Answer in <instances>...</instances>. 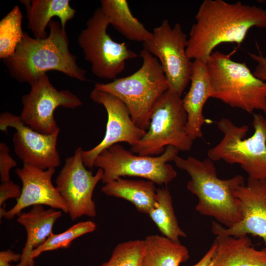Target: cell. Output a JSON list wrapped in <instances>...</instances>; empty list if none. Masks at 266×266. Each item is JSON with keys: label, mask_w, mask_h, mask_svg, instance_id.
Returning a JSON list of instances; mask_svg holds the SVG:
<instances>
[{"label": "cell", "mask_w": 266, "mask_h": 266, "mask_svg": "<svg viewBox=\"0 0 266 266\" xmlns=\"http://www.w3.org/2000/svg\"><path fill=\"white\" fill-rule=\"evenodd\" d=\"M8 127L16 130L12 138L15 152L24 164L46 170L60 165L57 149L60 131L51 134L36 132L26 125L20 116L9 112L0 115V130L7 132Z\"/></svg>", "instance_id": "4fadbf2b"}, {"label": "cell", "mask_w": 266, "mask_h": 266, "mask_svg": "<svg viewBox=\"0 0 266 266\" xmlns=\"http://www.w3.org/2000/svg\"><path fill=\"white\" fill-rule=\"evenodd\" d=\"M61 215L62 211L52 208L45 209L42 205H33L30 211L18 215L17 221L25 228L27 240L16 266H35L33 251L45 242Z\"/></svg>", "instance_id": "ac0fdd59"}, {"label": "cell", "mask_w": 266, "mask_h": 266, "mask_svg": "<svg viewBox=\"0 0 266 266\" xmlns=\"http://www.w3.org/2000/svg\"><path fill=\"white\" fill-rule=\"evenodd\" d=\"M181 97L168 89L159 98L152 110L148 131L132 146V152L153 156L162 154L169 145L181 151L192 148L194 140L186 131L187 114Z\"/></svg>", "instance_id": "52a82bcc"}, {"label": "cell", "mask_w": 266, "mask_h": 266, "mask_svg": "<svg viewBox=\"0 0 266 266\" xmlns=\"http://www.w3.org/2000/svg\"><path fill=\"white\" fill-rule=\"evenodd\" d=\"M83 150L79 147L73 155L66 158L55 180L56 188L66 204L72 221L83 216H96L93 195L103 174L100 168L95 174L86 169L82 157Z\"/></svg>", "instance_id": "7c38bea8"}, {"label": "cell", "mask_w": 266, "mask_h": 266, "mask_svg": "<svg viewBox=\"0 0 266 266\" xmlns=\"http://www.w3.org/2000/svg\"><path fill=\"white\" fill-rule=\"evenodd\" d=\"M91 100L102 105L106 110L107 122L104 136L94 148L83 150L82 157L85 166L92 169L98 156L104 149L119 142H124L135 145L145 135L146 131L137 127L133 122L126 105L117 97L97 90H92Z\"/></svg>", "instance_id": "5bb4252c"}, {"label": "cell", "mask_w": 266, "mask_h": 266, "mask_svg": "<svg viewBox=\"0 0 266 266\" xmlns=\"http://www.w3.org/2000/svg\"><path fill=\"white\" fill-rule=\"evenodd\" d=\"M49 34L45 38L31 37L24 32L14 55L4 64L11 77L30 85L50 70H56L81 81H87L86 70L76 63L77 57L69 49L66 29L60 22L52 20Z\"/></svg>", "instance_id": "7a4b0ae2"}, {"label": "cell", "mask_w": 266, "mask_h": 266, "mask_svg": "<svg viewBox=\"0 0 266 266\" xmlns=\"http://www.w3.org/2000/svg\"><path fill=\"white\" fill-rule=\"evenodd\" d=\"M100 3L109 24L127 39L144 43L152 37V33L133 15L127 0H101Z\"/></svg>", "instance_id": "7402d4cb"}, {"label": "cell", "mask_w": 266, "mask_h": 266, "mask_svg": "<svg viewBox=\"0 0 266 266\" xmlns=\"http://www.w3.org/2000/svg\"><path fill=\"white\" fill-rule=\"evenodd\" d=\"M216 249L217 243L214 240L209 250L202 258L198 263L191 266H212Z\"/></svg>", "instance_id": "1f68e13d"}, {"label": "cell", "mask_w": 266, "mask_h": 266, "mask_svg": "<svg viewBox=\"0 0 266 266\" xmlns=\"http://www.w3.org/2000/svg\"><path fill=\"white\" fill-rule=\"evenodd\" d=\"M148 215L165 237L176 242H180V237H186L179 225L172 197L166 187L157 189V202Z\"/></svg>", "instance_id": "cb8c5ba5"}, {"label": "cell", "mask_w": 266, "mask_h": 266, "mask_svg": "<svg viewBox=\"0 0 266 266\" xmlns=\"http://www.w3.org/2000/svg\"><path fill=\"white\" fill-rule=\"evenodd\" d=\"M234 195L239 201L242 220L229 228L213 221V233L218 232L234 237L251 234L261 237L266 247V179L248 177Z\"/></svg>", "instance_id": "9a60e30c"}, {"label": "cell", "mask_w": 266, "mask_h": 266, "mask_svg": "<svg viewBox=\"0 0 266 266\" xmlns=\"http://www.w3.org/2000/svg\"><path fill=\"white\" fill-rule=\"evenodd\" d=\"M144 246V239L119 243L114 248L109 259L100 266H141Z\"/></svg>", "instance_id": "4316f807"}, {"label": "cell", "mask_w": 266, "mask_h": 266, "mask_svg": "<svg viewBox=\"0 0 266 266\" xmlns=\"http://www.w3.org/2000/svg\"><path fill=\"white\" fill-rule=\"evenodd\" d=\"M22 13L18 5L15 6L0 21V58L12 57L22 40Z\"/></svg>", "instance_id": "d4e9b609"}, {"label": "cell", "mask_w": 266, "mask_h": 266, "mask_svg": "<svg viewBox=\"0 0 266 266\" xmlns=\"http://www.w3.org/2000/svg\"><path fill=\"white\" fill-rule=\"evenodd\" d=\"M173 162L190 176L186 187L198 197L197 211L214 218L226 228L242 220L239 201L234 195L237 189L245 184L242 175L220 179L214 162L209 158L200 160L192 156L183 159L177 156Z\"/></svg>", "instance_id": "3957f363"}, {"label": "cell", "mask_w": 266, "mask_h": 266, "mask_svg": "<svg viewBox=\"0 0 266 266\" xmlns=\"http://www.w3.org/2000/svg\"><path fill=\"white\" fill-rule=\"evenodd\" d=\"M190 81L189 90L182 101L187 114L186 131L194 140L202 137V127L206 123L202 110L207 100L213 95L206 63L200 60L193 62Z\"/></svg>", "instance_id": "e0dca14e"}, {"label": "cell", "mask_w": 266, "mask_h": 266, "mask_svg": "<svg viewBox=\"0 0 266 266\" xmlns=\"http://www.w3.org/2000/svg\"><path fill=\"white\" fill-rule=\"evenodd\" d=\"M253 134L245 136L248 127L235 125L230 119L222 118L217 126L223 134L220 142L207 152L208 158L213 162L223 160L239 164L249 177L266 179V119L260 114L253 120Z\"/></svg>", "instance_id": "8992f818"}, {"label": "cell", "mask_w": 266, "mask_h": 266, "mask_svg": "<svg viewBox=\"0 0 266 266\" xmlns=\"http://www.w3.org/2000/svg\"><path fill=\"white\" fill-rule=\"evenodd\" d=\"M217 249L212 266H266V247L257 250L248 235L214 233Z\"/></svg>", "instance_id": "d6986e66"}, {"label": "cell", "mask_w": 266, "mask_h": 266, "mask_svg": "<svg viewBox=\"0 0 266 266\" xmlns=\"http://www.w3.org/2000/svg\"><path fill=\"white\" fill-rule=\"evenodd\" d=\"M22 183V194L16 199V203L10 210L6 211L3 217L10 220L19 215L22 211L30 206L47 205L50 208L68 213V207L56 187L52 183L55 168L46 170L24 164L15 170Z\"/></svg>", "instance_id": "2e32d148"}, {"label": "cell", "mask_w": 266, "mask_h": 266, "mask_svg": "<svg viewBox=\"0 0 266 266\" xmlns=\"http://www.w3.org/2000/svg\"><path fill=\"white\" fill-rule=\"evenodd\" d=\"M195 19L186 53L190 60L205 63L219 44L234 43L240 46L251 28H266V10L241 1L229 3L223 0H205Z\"/></svg>", "instance_id": "6da1fadb"}, {"label": "cell", "mask_w": 266, "mask_h": 266, "mask_svg": "<svg viewBox=\"0 0 266 266\" xmlns=\"http://www.w3.org/2000/svg\"><path fill=\"white\" fill-rule=\"evenodd\" d=\"M96 228L94 222L86 221L77 223L62 233H52L44 243L33 250L32 258L34 260L43 252L68 248L75 239L93 232Z\"/></svg>", "instance_id": "484cf974"}, {"label": "cell", "mask_w": 266, "mask_h": 266, "mask_svg": "<svg viewBox=\"0 0 266 266\" xmlns=\"http://www.w3.org/2000/svg\"><path fill=\"white\" fill-rule=\"evenodd\" d=\"M9 149L4 142L0 143V177L1 182L10 180V171L17 166L16 161L9 154Z\"/></svg>", "instance_id": "83f0119b"}, {"label": "cell", "mask_w": 266, "mask_h": 266, "mask_svg": "<svg viewBox=\"0 0 266 266\" xmlns=\"http://www.w3.org/2000/svg\"><path fill=\"white\" fill-rule=\"evenodd\" d=\"M6 210L3 208L0 207V220L1 219V218L3 217L4 214L6 212Z\"/></svg>", "instance_id": "d6a6232c"}, {"label": "cell", "mask_w": 266, "mask_h": 266, "mask_svg": "<svg viewBox=\"0 0 266 266\" xmlns=\"http://www.w3.org/2000/svg\"><path fill=\"white\" fill-rule=\"evenodd\" d=\"M179 150L169 145L158 156L135 155L119 143L103 150L96 158L94 166L101 168V182L106 184L124 176L142 177L155 184L167 185L177 177L168 163L174 161Z\"/></svg>", "instance_id": "ba28073f"}, {"label": "cell", "mask_w": 266, "mask_h": 266, "mask_svg": "<svg viewBox=\"0 0 266 266\" xmlns=\"http://www.w3.org/2000/svg\"><path fill=\"white\" fill-rule=\"evenodd\" d=\"M150 180H130L119 178L101 187L108 196L125 199L131 202L139 212L148 215L157 202V188Z\"/></svg>", "instance_id": "44dd1931"}, {"label": "cell", "mask_w": 266, "mask_h": 266, "mask_svg": "<svg viewBox=\"0 0 266 266\" xmlns=\"http://www.w3.org/2000/svg\"><path fill=\"white\" fill-rule=\"evenodd\" d=\"M139 56L143 63L136 71L108 83H96L94 88L120 99L128 108L134 124L147 131L153 107L169 89V85L157 58L144 49Z\"/></svg>", "instance_id": "277c9868"}, {"label": "cell", "mask_w": 266, "mask_h": 266, "mask_svg": "<svg viewBox=\"0 0 266 266\" xmlns=\"http://www.w3.org/2000/svg\"><path fill=\"white\" fill-rule=\"evenodd\" d=\"M109 25L101 8H97L81 31L77 43L95 76L114 80L124 69L126 61L138 55L125 42L118 43L112 39L107 33Z\"/></svg>", "instance_id": "9c48e42d"}, {"label": "cell", "mask_w": 266, "mask_h": 266, "mask_svg": "<svg viewBox=\"0 0 266 266\" xmlns=\"http://www.w3.org/2000/svg\"><path fill=\"white\" fill-rule=\"evenodd\" d=\"M188 38L179 23L172 28L166 19L154 29L152 37L143 43V49L161 62L169 89L181 96L189 82L192 63L186 53Z\"/></svg>", "instance_id": "30bf717a"}, {"label": "cell", "mask_w": 266, "mask_h": 266, "mask_svg": "<svg viewBox=\"0 0 266 266\" xmlns=\"http://www.w3.org/2000/svg\"><path fill=\"white\" fill-rule=\"evenodd\" d=\"M27 10L28 28L34 38L48 36L46 28L54 17L60 19L63 29H66L68 21L74 17L76 11L70 5L68 0H21Z\"/></svg>", "instance_id": "ffe728a7"}, {"label": "cell", "mask_w": 266, "mask_h": 266, "mask_svg": "<svg viewBox=\"0 0 266 266\" xmlns=\"http://www.w3.org/2000/svg\"><path fill=\"white\" fill-rule=\"evenodd\" d=\"M206 64L212 98L249 113L260 110L266 114V82L255 76L245 63L217 51Z\"/></svg>", "instance_id": "5b68a950"}, {"label": "cell", "mask_w": 266, "mask_h": 266, "mask_svg": "<svg viewBox=\"0 0 266 266\" xmlns=\"http://www.w3.org/2000/svg\"><path fill=\"white\" fill-rule=\"evenodd\" d=\"M21 194L22 188L12 181L1 182L0 185V207L8 199L12 198L17 199L21 196Z\"/></svg>", "instance_id": "f1b7e54d"}, {"label": "cell", "mask_w": 266, "mask_h": 266, "mask_svg": "<svg viewBox=\"0 0 266 266\" xmlns=\"http://www.w3.org/2000/svg\"><path fill=\"white\" fill-rule=\"evenodd\" d=\"M257 46L259 51L258 55L254 53H249L251 58L257 63L253 74L258 78L265 81H266V57L260 51L257 43Z\"/></svg>", "instance_id": "f546056e"}, {"label": "cell", "mask_w": 266, "mask_h": 266, "mask_svg": "<svg viewBox=\"0 0 266 266\" xmlns=\"http://www.w3.org/2000/svg\"><path fill=\"white\" fill-rule=\"evenodd\" d=\"M144 240L141 266H179L190 258L186 246L163 235H149Z\"/></svg>", "instance_id": "603a6c76"}, {"label": "cell", "mask_w": 266, "mask_h": 266, "mask_svg": "<svg viewBox=\"0 0 266 266\" xmlns=\"http://www.w3.org/2000/svg\"><path fill=\"white\" fill-rule=\"evenodd\" d=\"M31 86L30 92L22 97L23 108L20 117L26 125L41 133L51 134L60 131L54 116L57 107L74 109L82 105L70 91H58L47 74Z\"/></svg>", "instance_id": "8fae6325"}, {"label": "cell", "mask_w": 266, "mask_h": 266, "mask_svg": "<svg viewBox=\"0 0 266 266\" xmlns=\"http://www.w3.org/2000/svg\"><path fill=\"white\" fill-rule=\"evenodd\" d=\"M20 259L21 254L16 253L10 249L0 252V266H12V262L20 261Z\"/></svg>", "instance_id": "4dcf8cb0"}]
</instances>
